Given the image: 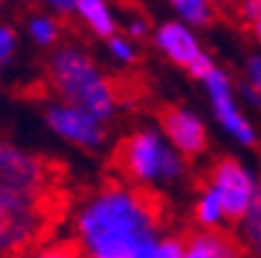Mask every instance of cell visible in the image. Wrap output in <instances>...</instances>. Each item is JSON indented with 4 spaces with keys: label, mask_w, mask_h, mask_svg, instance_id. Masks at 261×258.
<instances>
[{
    "label": "cell",
    "mask_w": 261,
    "mask_h": 258,
    "mask_svg": "<svg viewBox=\"0 0 261 258\" xmlns=\"http://www.w3.org/2000/svg\"><path fill=\"white\" fill-rule=\"evenodd\" d=\"M18 49V31L11 23H0V65H8Z\"/></svg>",
    "instance_id": "cell-19"
},
{
    "label": "cell",
    "mask_w": 261,
    "mask_h": 258,
    "mask_svg": "<svg viewBox=\"0 0 261 258\" xmlns=\"http://www.w3.org/2000/svg\"><path fill=\"white\" fill-rule=\"evenodd\" d=\"M258 16H261V11H258V3H256V0H241V3H238V18L246 21L248 26H251Z\"/></svg>",
    "instance_id": "cell-23"
},
{
    "label": "cell",
    "mask_w": 261,
    "mask_h": 258,
    "mask_svg": "<svg viewBox=\"0 0 261 258\" xmlns=\"http://www.w3.org/2000/svg\"><path fill=\"white\" fill-rule=\"evenodd\" d=\"M212 67H215V60H212V54L202 49V52H199V54H197V57H194V60L189 62V67H186V72H189V75H192L194 80H202V78L207 75V72H210Z\"/></svg>",
    "instance_id": "cell-22"
},
{
    "label": "cell",
    "mask_w": 261,
    "mask_h": 258,
    "mask_svg": "<svg viewBox=\"0 0 261 258\" xmlns=\"http://www.w3.org/2000/svg\"><path fill=\"white\" fill-rule=\"evenodd\" d=\"M207 189L215 191V196L222 204L225 222H241L243 214L248 212L251 202L261 191L258 176L238 158H222L215 163L207 178Z\"/></svg>",
    "instance_id": "cell-7"
},
{
    "label": "cell",
    "mask_w": 261,
    "mask_h": 258,
    "mask_svg": "<svg viewBox=\"0 0 261 258\" xmlns=\"http://www.w3.org/2000/svg\"><path fill=\"white\" fill-rule=\"evenodd\" d=\"M153 44L155 49L176 67H189V62L204 49L202 42H199V34L194 26L184 23L178 18H168V21H161L153 31Z\"/></svg>",
    "instance_id": "cell-10"
},
{
    "label": "cell",
    "mask_w": 261,
    "mask_h": 258,
    "mask_svg": "<svg viewBox=\"0 0 261 258\" xmlns=\"http://www.w3.org/2000/svg\"><path fill=\"white\" fill-rule=\"evenodd\" d=\"M106 42V52H109V57L114 60L117 65H124V67H132V65H137L140 62V49H137V42L135 39H129L127 34H111L109 39H103Z\"/></svg>",
    "instance_id": "cell-16"
},
{
    "label": "cell",
    "mask_w": 261,
    "mask_h": 258,
    "mask_svg": "<svg viewBox=\"0 0 261 258\" xmlns=\"http://www.w3.org/2000/svg\"><path fill=\"white\" fill-rule=\"evenodd\" d=\"M124 28H127V36L129 39H145V36H150V31H153V26H150V18H147L145 13H132V16H127V23H124Z\"/></svg>",
    "instance_id": "cell-20"
},
{
    "label": "cell",
    "mask_w": 261,
    "mask_h": 258,
    "mask_svg": "<svg viewBox=\"0 0 261 258\" xmlns=\"http://www.w3.org/2000/svg\"><path fill=\"white\" fill-rule=\"evenodd\" d=\"M256 3H258V11H261V0H256Z\"/></svg>",
    "instance_id": "cell-27"
},
{
    "label": "cell",
    "mask_w": 261,
    "mask_h": 258,
    "mask_svg": "<svg viewBox=\"0 0 261 258\" xmlns=\"http://www.w3.org/2000/svg\"><path fill=\"white\" fill-rule=\"evenodd\" d=\"M26 34L29 39L42 47V49H52L60 44V34H62V26L60 21L55 18V13H34L29 16L26 21Z\"/></svg>",
    "instance_id": "cell-13"
},
{
    "label": "cell",
    "mask_w": 261,
    "mask_h": 258,
    "mask_svg": "<svg viewBox=\"0 0 261 258\" xmlns=\"http://www.w3.org/2000/svg\"><path fill=\"white\" fill-rule=\"evenodd\" d=\"M166 3L171 6V11L176 13L178 21L189 23L194 28H204L215 18L212 0H166Z\"/></svg>",
    "instance_id": "cell-14"
},
{
    "label": "cell",
    "mask_w": 261,
    "mask_h": 258,
    "mask_svg": "<svg viewBox=\"0 0 261 258\" xmlns=\"http://www.w3.org/2000/svg\"><path fill=\"white\" fill-rule=\"evenodd\" d=\"M158 129L166 137V142L186 160L204 155L210 147V132L204 119L186 106H176V103L163 106L158 111Z\"/></svg>",
    "instance_id": "cell-9"
},
{
    "label": "cell",
    "mask_w": 261,
    "mask_h": 258,
    "mask_svg": "<svg viewBox=\"0 0 261 258\" xmlns=\"http://www.w3.org/2000/svg\"><path fill=\"white\" fill-rule=\"evenodd\" d=\"M21 258H86L78 245H42L23 250Z\"/></svg>",
    "instance_id": "cell-18"
},
{
    "label": "cell",
    "mask_w": 261,
    "mask_h": 258,
    "mask_svg": "<svg viewBox=\"0 0 261 258\" xmlns=\"http://www.w3.org/2000/svg\"><path fill=\"white\" fill-rule=\"evenodd\" d=\"M72 225L86 258H181L184 240L163 230L158 196L132 183L96 189Z\"/></svg>",
    "instance_id": "cell-1"
},
{
    "label": "cell",
    "mask_w": 261,
    "mask_h": 258,
    "mask_svg": "<svg viewBox=\"0 0 261 258\" xmlns=\"http://www.w3.org/2000/svg\"><path fill=\"white\" fill-rule=\"evenodd\" d=\"M243 80L261 96V54H251L243 65Z\"/></svg>",
    "instance_id": "cell-21"
},
{
    "label": "cell",
    "mask_w": 261,
    "mask_h": 258,
    "mask_svg": "<svg viewBox=\"0 0 261 258\" xmlns=\"http://www.w3.org/2000/svg\"><path fill=\"white\" fill-rule=\"evenodd\" d=\"M199 83H202V88L207 93L212 117L220 124V129L225 132L230 139H236L241 147H256L258 132L248 122V117L243 111V106L238 101V93H236V83L228 75V70H222V67L215 65Z\"/></svg>",
    "instance_id": "cell-5"
},
{
    "label": "cell",
    "mask_w": 261,
    "mask_h": 258,
    "mask_svg": "<svg viewBox=\"0 0 261 258\" xmlns=\"http://www.w3.org/2000/svg\"><path fill=\"white\" fill-rule=\"evenodd\" d=\"M47 75L60 101L75 103L101 122H111L119 111L117 85L101 65L78 44H57L47 62Z\"/></svg>",
    "instance_id": "cell-2"
},
{
    "label": "cell",
    "mask_w": 261,
    "mask_h": 258,
    "mask_svg": "<svg viewBox=\"0 0 261 258\" xmlns=\"http://www.w3.org/2000/svg\"><path fill=\"white\" fill-rule=\"evenodd\" d=\"M114 163L140 189L168 186L186 176V158L173 150L155 127H140L127 134L114 153Z\"/></svg>",
    "instance_id": "cell-3"
},
{
    "label": "cell",
    "mask_w": 261,
    "mask_h": 258,
    "mask_svg": "<svg viewBox=\"0 0 261 258\" xmlns=\"http://www.w3.org/2000/svg\"><path fill=\"white\" fill-rule=\"evenodd\" d=\"M194 219L202 230H220L225 225V212H222L220 199L215 196L212 189H202V194L194 202Z\"/></svg>",
    "instance_id": "cell-15"
},
{
    "label": "cell",
    "mask_w": 261,
    "mask_h": 258,
    "mask_svg": "<svg viewBox=\"0 0 261 258\" xmlns=\"http://www.w3.org/2000/svg\"><path fill=\"white\" fill-rule=\"evenodd\" d=\"M0 258H3V255H0Z\"/></svg>",
    "instance_id": "cell-28"
},
{
    "label": "cell",
    "mask_w": 261,
    "mask_h": 258,
    "mask_svg": "<svg viewBox=\"0 0 261 258\" xmlns=\"http://www.w3.org/2000/svg\"><path fill=\"white\" fill-rule=\"evenodd\" d=\"M42 3L55 16H72V11H75V0H42Z\"/></svg>",
    "instance_id": "cell-24"
},
{
    "label": "cell",
    "mask_w": 261,
    "mask_h": 258,
    "mask_svg": "<svg viewBox=\"0 0 261 258\" xmlns=\"http://www.w3.org/2000/svg\"><path fill=\"white\" fill-rule=\"evenodd\" d=\"M75 13L81 23L96 36V39H109L111 34L119 31V18L109 0H75Z\"/></svg>",
    "instance_id": "cell-11"
},
{
    "label": "cell",
    "mask_w": 261,
    "mask_h": 258,
    "mask_svg": "<svg viewBox=\"0 0 261 258\" xmlns=\"http://www.w3.org/2000/svg\"><path fill=\"white\" fill-rule=\"evenodd\" d=\"M181 258H238V250L217 230H202L184 240Z\"/></svg>",
    "instance_id": "cell-12"
},
{
    "label": "cell",
    "mask_w": 261,
    "mask_h": 258,
    "mask_svg": "<svg viewBox=\"0 0 261 258\" xmlns=\"http://www.w3.org/2000/svg\"><path fill=\"white\" fill-rule=\"evenodd\" d=\"M55 168L47 158L0 137V202L47 199Z\"/></svg>",
    "instance_id": "cell-4"
},
{
    "label": "cell",
    "mask_w": 261,
    "mask_h": 258,
    "mask_svg": "<svg viewBox=\"0 0 261 258\" xmlns=\"http://www.w3.org/2000/svg\"><path fill=\"white\" fill-rule=\"evenodd\" d=\"M47 199L0 202V255H18L29 250L47 230Z\"/></svg>",
    "instance_id": "cell-6"
},
{
    "label": "cell",
    "mask_w": 261,
    "mask_h": 258,
    "mask_svg": "<svg viewBox=\"0 0 261 258\" xmlns=\"http://www.w3.org/2000/svg\"><path fill=\"white\" fill-rule=\"evenodd\" d=\"M241 227H243V238L251 245V250L256 253V258H261V191L256 194V199L251 202L248 212L241 219Z\"/></svg>",
    "instance_id": "cell-17"
},
{
    "label": "cell",
    "mask_w": 261,
    "mask_h": 258,
    "mask_svg": "<svg viewBox=\"0 0 261 258\" xmlns=\"http://www.w3.org/2000/svg\"><path fill=\"white\" fill-rule=\"evenodd\" d=\"M251 31H253V39H256V42L261 44V16H258V18H256V21L251 23Z\"/></svg>",
    "instance_id": "cell-26"
},
{
    "label": "cell",
    "mask_w": 261,
    "mask_h": 258,
    "mask_svg": "<svg viewBox=\"0 0 261 258\" xmlns=\"http://www.w3.org/2000/svg\"><path fill=\"white\" fill-rule=\"evenodd\" d=\"M44 122L57 134L60 139L83 147V150H101L106 145V122L93 117L86 108L67 103V101H55L44 108Z\"/></svg>",
    "instance_id": "cell-8"
},
{
    "label": "cell",
    "mask_w": 261,
    "mask_h": 258,
    "mask_svg": "<svg viewBox=\"0 0 261 258\" xmlns=\"http://www.w3.org/2000/svg\"><path fill=\"white\" fill-rule=\"evenodd\" d=\"M236 93H238V96H241V98H243L248 106H253V108H261V96H258V93H256V91H253V88L246 83V80H241V83H238Z\"/></svg>",
    "instance_id": "cell-25"
}]
</instances>
